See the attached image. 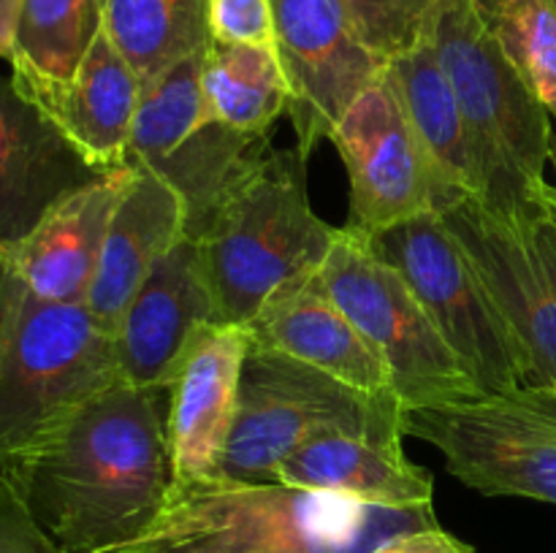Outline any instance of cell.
I'll return each instance as SVG.
<instances>
[{
    "label": "cell",
    "mask_w": 556,
    "mask_h": 553,
    "mask_svg": "<svg viewBox=\"0 0 556 553\" xmlns=\"http://www.w3.org/2000/svg\"><path fill=\"white\" fill-rule=\"evenodd\" d=\"M166 390L117 380L0 475L63 553L136 540L172 488Z\"/></svg>",
    "instance_id": "cell-1"
},
{
    "label": "cell",
    "mask_w": 556,
    "mask_h": 553,
    "mask_svg": "<svg viewBox=\"0 0 556 553\" xmlns=\"http://www.w3.org/2000/svg\"><path fill=\"white\" fill-rule=\"evenodd\" d=\"M432 526L434 504L386 507L286 483L212 477L172 483L152 524L106 553H375Z\"/></svg>",
    "instance_id": "cell-2"
},
{
    "label": "cell",
    "mask_w": 556,
    "mask_h": 553,
    "mask_svg": "<svg viewBox=\"0 0 556 553\" xmlns=\"http://www.w3.org/2000/svg\"><path fill=\"white\" fill-rule=\"evenodd\" d=\"M427 36L454 87L476 157L481 198L505 215L546 211L552 114L530 90L476 0H434Z\"/></svg>",
    "instance_id": "cell-3"
},
{
    "label": "cell",
    "mask_w": 556,
    "mask_h": 553,
    "mask_svg": "<svg viewBox=\"0 0 556 553\" xmlns=\"http://www.w3.org/2000/svg\"><path fill=\"white\" fill-rule=\"evenodd\" d=\"M220 323L244 325L280 285L315 274L340 228L313 211L299 150H266L193 233Z\"/></svg>",
    "instance_id": "cell-4"
},
{
    "label": "cell",
    "mask_w": 556,
    "mask_h": 553,
    "mask_svg": "<svg viewBox=\"0 0 556 553\" xmlns=\"http://www.w3.org/2000/svg\"><path fill=\"white\" fill-rule=\"evenodd\" d=\"M117 380V339L85 304L41 301L11 276L0 323V475Z\"/></svg>",
    "instance_id": "cell-5"
},
{
    "label": "cell",
    "mask_w": 556,
    "mask_h": 553,
    "mask_svg": "<svg viewBox=\"0 0 556 553\" xmlns=\"http://www.w3.org/2000/svg\"><path fill=\"white\" fill-rule=\"evenodd\" d=\"M326 434L402 439V401L394 394H364L286 352L250 345L237 421L215 477L280 483V461Z\"/></svg>",
    "instance_id": "cell-6"
},
{
    "label": "cell",
    "mask_w": 556,
    "mask_h": 553,
    "mask_svg": "<svg viewBox=\"0 0 556 553\" xmlns=\"http://www.w3.org/2000/svg\"><path fill=\"white\" fill-rule=\"evenodd\" d=\"M402 432L434 445L472 491L556 504V385L405 407Z\"/></svg>",
    "instance_id": "cell-7"
},
{
    "label": "cell",
    "mask_w": 556,
    "mask_h": 553,
    "mask_svg": "<svg viewBox=\"0 0 556 553\" xmlns=\"http://www.w3.org/2000/svg\"><path fill=\"white\" fill-rule=\"evenodd\" d=\"M318 274L326 293L386 363L402 410L483 394L405 276L378 258L362 233L340 228Z\"/></svg>",
    "instance_id": "cell-8"
},
{
    "label": "cell",
    "mask_w": 556,
    "mask_h": 553,
    "mask_svg": "<svg viewBox=\"0 0 556 553\" xmlns=\"http://www.w3.org/2000/svg\"><path fill=\"white\" fill-rule=\"evenodd\" d=\"M364 242L405 276L424 312L483 394L530 385L519 342L438 211L369 233Z\"/></svg>",
    "instance_id": "cell-9"
},
{
    "label": "cell",
    "mask_w": 556,
    "mask_h": 553,
    "mask_svg": "<svg viewBox=\"0 0 556 553\" xmlns=\"http://www.w3.org/2000/svg\"><path fill=\"white\" fill-rule=\"evenodd\" d=\"M519 342L530 385H556V220L505 215L476 195L438 211Z\"/></svg>",
    "instance_id": "cell-10"
},
{
    "label": "cell",
    "mask_w": 556,
    "mask_h": 553,
    "mask_svg": "<svg viewBox=\"0 0 556 553\" xmlns=\"http://www.w3.org/2000/svg\"><path fill=\"white\" fill-rule=\"evenodd\" d=\"M206 49L141 90L128 160L166 179L188 206V233L201 226L237 173L269 150L271 133H239L204 112Z\"/></svg>",
    "instance_id": "cell-11"
},
{
    "label": "cell",
    "mask_w": 556,
    "mask_h": 553,
    "mask_svg": "<svg viewBox=\"0 0 556 553\" xmlns=\"http://www.w3.org/2000/svg\"><path fill=\"white\" fill-rule=\"evenodd\" d=\"M329 139L351 182V231L369 236L459 198L434 171L386 70L351 103Z\"/></svg>",
    "instance_id": "cell-12"
},
{
    "label": "cell",
    "mask_w": 556,
    "mask_h": 553,
    "mask_svg": "<svg viewBox=\"0 0 556 553\" xmlns=\"http://www.w3.org/2000/svg\"><path fill=\"white\" fill-rule=\"evenodd\" d=\"M275 49L291 85L299 155L329 139L351 103L383 76L386 60L358 36L345 0H269Z\"/></svg>",
    "instance_id": "cell-13"
},
{
    "label": "cell",
    "mask_w": 556,
    "mask_h": 553,
    "mask_svg": "<svg viewBox=\"0 0 556 553\" xmlns=\"http://www.w3.org/2000/svg\"><path fill=\"white\" fill-rule=\"evenodd\" d=\"M250 334L237 323H204L166 383V439L174 486L212 480L231 439Z\"/></svg>",
    "instance_id": "cell-14"
},
{
    "label": "cell",
    "mask_w": 556,
    "mask_h": 553,
    "mask_svg": "<svg viewBox=\"0 0 556 553\" xmlns=\"http://www.w3.org/2000/svg\"><path fill=\"white\" fill-rule=\"evenodd\" d=\"M204 323H220L199 242L185 233L147 274L119 318V374L139 388H163Z\"/></svg>",
    "instance_id": "cell-15"
},
{
    "label": "cell",
    "mask_w": 556,
    "mask_h": 553,
    "mask_svg": "<svg viewBox=\"0 0 556 553\" xmlns=\"http://www.w3.org/2000/svg\"><path fill=\"white\" fill-rule=\"evenodd\" d=\"M96 177L58 125L0 74V247L25 239L63 195Z\"/></svg>",
    "instance_id": "cell-16"
},
{
    "label": "cell",
    "mask_w": 556,
    "mask_h": 553,
    "mask_svg": "<svg viewBox=\"0 0 556 553\" xmlns=\"http://www.w3.org/2000/svg\"><path fill=\"white\" fill-rule=\"evenodd\" d=\"M244 329L250 345L286 352L364 394H394L386 363L326 293L318 271L277 287Z\"/></svg>",
    "instance_id": "cell-17"
},
{
    "label": "cell",
    "mask_w": 556,
    "mask_h": 553,
    "mask_svg": "<svg viewBox=\"0 0 556 553\" xmlns=\"http://www.w3.org/2000/svg\"><path fill=\"white\" fill-rule=\"evenodd\" d=\"M128 166V182L109 217L96 274L85 296L92 318L112 334L152 266L188 233L182 195L150 168L130 160Z\"/></svg>",
    "instance_id": "cell-18"
},
{
    "label": "cell",
    "mask_w": 556,
    "mask_h": 553,
    "mask_svg": "<svg viewBox=\"0 0 556 553\" xmlns=\"http://www.w3.org/2000/svg\"><path fill=\"white\" fill-rule=\"evenodd\" d=\"M128 173L130 166L117 168L63 195L25 239L3 249L14 276L33 296L52 304H85L109 217Z\"/></svg>",
    "instance_id": "cell-19"
},
{
    "label": "cell",
    "mask_w": 556,
    "mask_h": 553,
    "mask_svg": "<svg viewBox=\"0 0 556 553\" xmlns=\"http://www.w3.org/2000/svg\"><path fill=\"white\" fill-rule=\"evenodd\" d=\"M277 480L386 507L432 504L434 480L413 464L402 439L326 434L293 450L277 466Z\"/></svg>",
    "instance_id": "cell-20"
},
{
    "label": "cell",
    "mask_w": 556,
    "mask_h": 553,
    "mask_svg": "<svg viewBox=\"0 0 556 553\" xmlns=\"http://www.w3.org/2000/svg\"><path fill=\"white\" fill-rule=\"evenodd\" d=\"M141 81L106 33H98L74 81L43 108L74 150L96 168L112 173L128 166V144L141 101Z\"/></svg>",
    "instance_id": "cell-21"
},
{
    "label": "cell",
    "mask_w": 556,
    "mask_h": 553,
    "mask_svg": "<svg viewBox=\"0 0 556 553\" xmlns=\"http://www.w3.org/2000/svg\"><path fill=\"white\" fill-rule=\"evenodd\" d=\"M386 79L394 87L424 152L445 188L459 198L481 193L465 117L427 33L421 41L386 63Z\"/></svg>",
    "instance_id": "cell-22"
},
{
    "label": "cell",
    "mask_w": 556,
    "mask_h": 553,
    "mask_svg": "<svg viewBox=\"0 0 556 553\" xmlns=\"http://www.w3.org/2000/svg\"><path fill=\"white\" fill-rule=\"evenodd\" d=\"M103 30L101 0H22L11 52V79L38 108L74 81Z\"/></svg>",
    "instance_id": "cell-23"
},
{
    "label": "cell",
    "mask_w": 556,
    "mask_h": 553,
    "mask_svg": "<svg viewBox=\"0 0 556 553\" xmlns=\"http://www.w3.org/2000/svg\"><path fill=\"white\" fill-rule=\"evenodd\" d=\"M204 112L239 133H275V123L291 108V85L275 47L217 43L206 47Z\"/></svg>",
    "instance_id": "cell-24"
},
{
    "label": "cell",
    "mask_w": 556,
    "mask_h": 553,
    "mask_svg": "<svg viewBox=\"0 0 556 553\" xmlns=\"http://www.w3.org/2000/svg\"><path fill=\"white\" fill-rule=\"evenodd\" d=\"M103 33L141 87L212 43L206 0H101Z\"/></svg>",
    "instance_id": "cell-25"
},
{
    "label": "cell",
    "mask_w": 556,
    "mask_h": 553,
    "mask_svg": "<svg viewBox=\"0 0 556 553\" xmlns=\"http://www.w3.org/2000/svg\"><path fill=\"white\" fill-rule=\"evenodd\" d=\"M489 22L521 79L556 119V11L546 0H500Z\"/></svg>",
    "instance_id": "cell-26"
},
{
    "label": "cell",
    "mask_w": 556,
    "mask_h": 553,
    "mask_svg": "<svg viewBox=\"0 0 556 553\" xmlns=\"http://www.w3.org/2000/svg\"><path fill=\"white\" fill-rule=\"evenodd\" d=\"M362 41L389 63L421 41L434 0H345Z\"/></svg>",
    "instance_id": "cell-27"
},
{
    "label": "cell",
    "mask_w": 556,
    "mask_h": 553,
    "mask_svg": "<svg viewBox=\"0 0 556 553\" xmlns=\"http://www.w3.org/2000/svg\"><path fill=\"white\" fill-rule=\"evenodd\" d=\"M212 41L275 47L269 0H206Z\"/></svg>",
    "instance_id": "cell-28"
},
{
    "label": "cell",
    "mask_w": 556,
    "mask_h": 553,
    "mask_svg": "<svg viewBox=\"0 0 556 553\" xmlns=\"http://www.w3.org/2000/svg\"><path fill=\"white\" fill-rule=\"evenodd\" d=\"M0 553H63L9 486H0Z\"/></svg>",
    "instance_id": "cell-29"
},
{
    "label": "cell",
    "mask_w": 556,
    "mask_h": 553,
    "mask_svg": "<svg viewBox=\"0 0 556 553\" xmlns=\"http://www.w3.org/2000/svg\"><path fill=\"white\" fill-rule=\"evenodd\" d=\"M375 553H476L470 545H465L462 540L451 537L448 531H443L440 526L432 529L410 531V535L394 537L391 542H386L383 548H378Z\"/></svg>",
    "instance_id": "cell-30"
},
{
    "label": "cell",
    "mask_w": 556,
    "mask_h": 553,
    "mask_svg": "<svg viewBox=\"0 0 556 553\" xmlns=\"http://www.w3.org/2000/svg\"><path fill=\"white\" fill-rule=\"evenodd\" d=\"M22 0H0V60H9L14 52L16 20H20Z\"/></svg>",
    "instance_id": "cell-31"
},
{
    "label": "cell",
    "mask_w": 556,
    "mask_h": 553,
    "mask_svg": "<svg viewBox=\"0 0 556 553\" xmlns=\"http://www.w3.org/2000/svg\"><path fill=\"white\" fill-rule=\"evenodd\" d=\"M11 266L5 260L3 247H0V323H3V314H5V301H9V287H11Z\"/></svg>",
    "instance_id": "cell-32"
},
{
    "label": "cell",
    "mask_w": 556,
    "mask_h": 553,
    "mask_svg": "<svg viewBox=\"0 0 556 553\" xmlns=\"http://www.w3.org/2000/svg\"><path fill=\"white\" fill-rule=\"evenodd\" d=\"M541 204H543V209L548 211V215L554 217L556 220V184H552L548 182L546 188H543V195H541Z\"/></svg>",
    "instance_id": "cell-33"
},
{
    "label": "cell",
    "mask_w": 556,
    "mask_h": 553,
    "mask_svg": "<svg viewBox=\"0 0 556 553\" xmlns=\"http://www.w3.org/2000/svg\"><path fill=\"white\" fill-rule=\"evenodd\" d=\"M476 3H478V5H481V9H483V11H486V14H492V11H494V5H497V3H500V0H476Z\"/></svg>",
    "instance_id": "cell-34"
},
{
    "label": "cell",
    "mask_w": 556,
    "mask_h": 553,
    "mask_svg": "<svg viewBox=\"0 0 556 553\" xmlns=\"http://www.w3.org/2000/svg\"><path fill=\"white\" fill-rule=\"evenodd\" d=\"M546 3H548V5H552V9L556 11V0H546Z\"/></svg>",
    "instance_id": "cell-35"
},
{
    "label": "cell",
    "mask_w": 556,
    "mask_h": 553,
    "mask_svg": "<svg viewBox=\"0 0 556 553\" xmlns=\"http://www.w3.org/2000/svg\"><path fill=\"white\" fill-rule=\"evenodd\" d=\"M552 157H554V163H556V152H554V155H552Z\"/></svg>",
    "instance_id": "cell-36"
}]
</instances>
